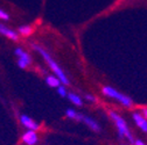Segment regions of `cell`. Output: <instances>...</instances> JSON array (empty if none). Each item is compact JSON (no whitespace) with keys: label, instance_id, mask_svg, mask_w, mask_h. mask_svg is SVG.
<instances>
[{"label":"cell","instance_id":"cell-6","mask_svg":"<svg viewBox=\"0 0 147 145\" xmlns=\"http://www.w3.org/2000/svg\"><path fill=\"white\" fill-rule=\"evenodd\" d=\"M20 122L26 126V128L28 129V130H36L39 128V124L36 123L35 121H33L29 116H27V115H21L20 116Z\"/></svg>","mask_w":147,"mask_h":145},{"label":"cell","instance_id":"cell-4","mask_svg":"<svg viewBox=\"0 0 147 145\" xmlns=\"http://www.w3.org/2000/svg\"><path fill=\"white\" fill-rule=\"evenodd\" d=\"M75 120L78 121V122L85 123L91 130H94V131H96V132H99V131L102 130V129H100V125L98 124V122H96L94 118H91V117H89V116H86V115H84V114L77 113Z\"/></svg>","mask_w":147,"mask_h":145},{"label":"cell","instance_id":"cell-12","mask_svg":"<svg viewBox=\"0 0 147 145\" xmlns=\"http://www.w3.org/2000/svg\"><path fill=\"white\" fill-rule=\"evenodd\" d=\"M18 31H19L22 36H29L32 34V27H29V26H21V27H19Z\"/></svg>","mask_w":147,"mask_h":145},{"label":"cell","instance_id":"cell-3","mask_svg":"<svg viewBox=\"0 0 147 145\" xmlns=\"http://www.w3.org/2000/svg\"><path fill=\"white\" fill-rule=\"evenodd\" d=\"M102 93L110 99H115L125 108H131L133 106V100L130 96H127L124 93H120L119 90H117L111 86H104L102 88Z\"/></svg>","mask_w":147,"mask_h":145},{"label":"cell","instance_id":"cell-7","mask_svg":"<svg viewBox=\"0 0 147 145\" xmlns=\"http://www.w3.org/2000/svg\"><path fill=\"white\" fill-rule=\"evenodd\" d=\"M22 142L27 145H35L38 143V135L34 130H28L24 136H22Z\"/></svg>","mask_w":147,"mask_h":145},{"label":"cell","instance_id":"cell-10","mask_svg":"<svg viewBox=\"0 0 147 145\" xmlns=\"http://www.w3.org/2000/svg\"><path fill=\"white\" fill-rule=\"evenodd\" d=\"M46 82L48 86L50 87H59L60 84H61V80L56 77V76H48L46 78Z\"/></svg>","mask_w":147,"mask_h":145},{"label":"cell","instance_id":"cell-16","mask_svg":"<svg viewBox=\"0 0 147 145\" xmlns=\"http://www.w3.org/2000/svg\"><path fill=\"white\" fill-rule=\"evenodd\" d=\"M85 99H86L88 101H90V102H96V101H97V99H96L94 95H91V94H86V95H85Z\"/></svg>","mask_w":147,"mask_h":145},{"label":"cell","instance_id":"cell-11","mask_svg":"<svg viewBox=\"0 0 147 145\" xmlns=\"http://www.w3.org/2000/svg\"><path fill=\"white\" fill-rule=\"evenodd\" d=\"M15 55L19 57V58H22V59H25V61H27L29 64H30V62H32V58H30V56L28 55L27 52H25L22 49H20V48H18V49H15Z\"/></svg>","mask_w":147,"mask_h":145},{"label":"cell","instance_id":"cell-2","mask_svg":"<svg viewBox=\"0 0 147 145\" xmlns=\"http://www.w3.org/2000/svg\"><path fill=\"white\" fill-rule=\"evenodd\" d=\"M33 47V49H35L38 52H40L41 53V56L45 58V61L48 63V65H49V67L53 70V72L55 73V76H56L60 80H61V82H63L64 85H69V80H68V78H67V76L64 74V72L62 71V69L59 66V64L57 63H55L54 62V59L50 57V55L49 53L45 50V49H42L41 47H39V45H36V44H33L32 45Z\"/></svg>","mask_w":147,"mask_h":145},{"label":"cell","instance_id":"cell-17","mask_svg":"<svg viewBox=\"0 0 147 145\" xmlns=\"http://www.w3.org/2000/svg\"><path fill=\"white\" fill-rule=\"evenodd\" d=\"M140 113H141V114L145 116V118L147 120V107H142L141 109H140Z\"/></svg>","mask_w":147,"mask_h":145},{"label":"cell","instance_id":"cell-13","mask_svg":"<svg viewBox=\"0 0 147 145\" xmlns=\"http://www.w3.org/2000/svg\"><path fill=\"white\" fill-rule=\"evenodd\" d=\"M57 93H59L60 96H62V98H64V96L68 95V93H67V88H65L64 86H62V85H60V86L57 87Z\"/></svg>","mask_w":147,"mask_h":145},{"label":"cell","instance_id":"cell-15","mask_svg":"<svg viewBox=\"0 0 147 145\" xmlns=\"http://www.w3.org/2000/svg\"><path fill=\"white\" fill-rule=\"evenodd\" d=\"M0 19H3V20H8L9 19V16L6 12H4L3 9H0Z\"/></svg>","mask_w":147,"mask_h":145},{"label":"cell","instance_id":"cell-19","mask_svg":"<svg viewBox=\"0 0 147 145\" xmlns=\"http://www.w3.org/2000/svg\"><path fill=\"white\" fill-rule=\"evenodd\" d=\"M123 145H126V144H123Z\"/></svg>","mask_w":147,"mask_h":145},{"label":"cell","instance_id":"cell-18","mask_svg":"<svg viewBox=\"0 0 147 145\" xmlns=\"http://www.w3.org/2000/svg\"><path fill=\"white\" fill-rule=\"evenodd\" d=\"M133 145H146V144L142 140H140V139H136L134 143H133Z\"/></svg>","mask_w":147,"mask_h":145},{"label":"cell","instance_id":"cell-9","mask_svg":"<svg viewBox=\"0 0 147 145\" xmlns=\"http://www.w3.org/2000/svg\"><path fill=\"white\" fill-rule=\"evenodd\" d=\"M68 99L77 107H82L83 106V100L81 99L80 95H77L75 93H68Z\"/></svg>","mask_w":147,"mask_h":145},{"label":"cell","instance_id":"cell-5","mask_svg":"<svg viewBox=\"0 0 147 145\" xmlns=\"http://www.w3.org/2000/svg\"><path fill=\"white\" fill-rule=\"evenodd\" d=\"M132 120L144 134H147V120L145 118V116L140 112H133L132 113Z\"/></svg>","mask_w":147,"mask_h":145},{"label":"cell","instance_id":"cell-1","mask_svg":"<svg viewBox=\"0 0 147 145\" xmlns=\"http://www.w3.org/2000/svg\"><path fill=\"white\" fill-rule=\"evenodd\" d=\"M109 115L110 117H111V120L113 121L115 125H116V128L118 130V134H119V137L120 138H126L128 142H130L131 144L134 143V138L130 131V128H128V125H127V122L125 121V118L123 116H120L118 113L111 110V112H109Z\"/></svg>","mask_w":147,"mask_h":145},{"label":"cell","instance_id":"cell-8","mask_svg":"<svg viewBox=\"0 0 147 145\" xmlns=\"http://www.w3.org/2000/svg\"><path fill=\"white\" fill-rule=\"evenodd\" d=\"M0 34L4 35V36H6L7 39H9V40H12V41H18V39H19V36H18V34H16L14 30L7 28V27L4 26V25H0Z\"/></svg>","mask_w":147,"mask_h":145},{"label":"cell","instance_id":"cell-14","mask_svg":"<svg viewBox=\"0 0 147 145\" xmlns=\"http://www.w3.org/2000/svg\"><path fill=\"white\" fill-rule=\"evenodd\" d=\"M28 65H29V63H28L27 61H25V59H22V58L18 59V66H19L20 69H26Z\"/></svg>","mask_w":147,"mask_h":145}]
</instances>
